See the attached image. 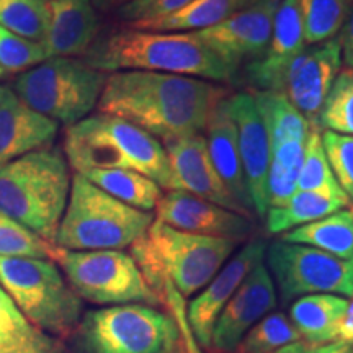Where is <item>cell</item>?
Segmentation results:
<instances>
[{"instance_id":"cell-1","label":"cell","mask_w":353,"mask_h":353,"mask_svg":"<svg viewBox=\"0 0 353 353\" xmlns=\"http://www.w3.org/2000/svg\"><path fill=\"white\" fill-rule=\"evenodd\" d=\"M226 97L223 85L203 79L123 70L107 77L97 108L165 139L205 131L210 114Z\"/></svg>"},{"instance_id":"cell-2","label":"cell","mask_w":353,"mask_h":353,"mask_svg":"<svg viewBox=\"0 0 353 353\" xmlns=\"http://www.w3.org/2000/svg\"><path fill=\"white\" fill-rule=\"evenodd\" d=\"M83 61L105 74L144 70L210 82H232L236 77L195 33L143 32L128 26L95 39Z\"/></svg>"},{"instance_id":"cell-3","label":"cell","mask_w":353,"mask_h":353,"mask_svg":"<svg viewBox=\"0 0 353 353\" xmlns=\"http://www.w3.org/2000/svg\"><path fill=\"white\" fill-rule=\"evenodd\" d=\"M237 242L179 231L154 221L131 245V257L159 301L167 283L187 299L216 276L236 250Z\"/></svg>"},{"instance_id":"cell-4","label":"cell","mask_w":353,"mask_h":353,"mask_svg":"<svg viewBox=\"0 0 353 353\" xmlns=\"http://www.w3.org/2000/svg\"><path fill=\"white\" fill-rule=\"evenodd\" d=\"M70 182L68 159L57 148L26 154L0 169V213L54 244Z\"/></svg>"},{"instance_id":"cell-5","label":"cell","mask_w":353,"mask_h":353,"mask_svg":"<svg viewBox=\"0 0 353 353\" xmlns=\"http://www.w3.org/2000/svg\"><path fill=\"white\" fill-rule=\"evenodd\" d=\"M154 214L125 205L74 174L54 245L68 250H123L141 239Z\"/></svg>"},{"instance_id":"cell-6","label":"cell","mask_w":353,"mask_h":353,"mask_svg":"<svg viewBox=\"0 0 353 353\" xmlns=\"http://www.w3.org/2000/svg\"><path fill=\"white\" fill-rule=\"evenodd\" d=\"M0 286L44 334L68 339L77 332L82 301L50 259L0 257Z\"/></svg>"},{"instance_id":"cell-7","label":"cell","mask_w":353,"mask_h":353,"mask_svg":"<svg viewBox=\"0 0 353 353\" xmlns=\"http://www.w3.org/2000/svg\"><path fill=\"white\" fill-rule=\"evenodd\" d=\"M107 74L77 57H48L21 72L13 94L43 117L72 126L99 105Z\"/></svg>"},{"instance_id":"cell-8","label":"cell","mask_w":353,"mask_h":353,"mask_svg":"<svg viewBox=\"0 0 353 353\" xmlns=\"http://www.w3.org/2000/svg\"><path fill=\"white\" fill-rule=\"evenodd\" d=\"M77 332L85 353H182L174 317L149 304L90 311Z\"/></svg>"},{"instance_id":"cell-9","label":"cell","mask_w":353,"mask_h":353,"mask_svg":"<svg viewBox=\"0 0 353 353\" xmlns=\"http://www.w3.org/2000/svg\"><path fill=\"white\" fill-rule=\"evenodd\" d=\"M51 260L81 299L101 306L161 304L131 254L123 250H68L52 244Z\"/></svg>"},{"instance_id":"cell-10","label":"cell","mask_w":353,"mask_h":353,"mask_svg":"<svg viewBox=\"0 0 353 353\" xmlns=\"http://www.w3.org/2000/svg\"><path fill=\"white\" fill-rule=\"evenodd\" d=\"M265 259L281 301L322 293L353 298V260L281 239L267 245Z\"/></svg>"},{"instance_id":"cell-11","label":"cell","mask_w":353,"mask_h":353,"mask_svg":"<svg viewBox=\"0 0 353 353\" xmlns=\"http://www.w3.org/2000/svg\"><path fill=\"white\" fill-rule=\"evenodd\" d=\"M280 0H265L234 12L226 20L195 32V37L237 76L241 65L255 63L267 51Z\"/></svg>"},{"instance_id":"cell-12","label":"cell","mask_w":353,"mask_h":353,"mask_svg":"<svg viewBox=\"0 0 353 353\" xmlns=\"http://www.w3.org/2000/svg\"><path fill=\"white\" fill-rule=\"evenodd\" d=\"M342 46L339 37L306 46L286 69L281 92L311 126H317L319 113L330 87L342 70Z\"/></svg>"},{"instance_id":"cell-13","label":"cell","mask_w":353,"mask_h":353,"mask_svg":"<svg viewBox=\"0 0 353 353\" xmlns=\"http://www.w3.org/2000/svg\"><path fill=\"white\" fill-rule=\"evenodd\" d=\"M162 145L169 157L175 179V190L188 192L203 200L214 203L221 208L252 219V214L232 196L216 172L203 132L165 138L162 139Z\"/></svg>"},{"instance_id":"cell-14","label":"cell","mask_w":353,"mask_h":353,"mask_svg":"<svg viewBox=\"0 0 353 353\" xmlns=\"http://www.w3.org/2000/svg\"><path fill=\"white\" fill-rule=\"evenodd\" d=\"M276 303L275 283L263 260L244 278L221 311L211 334V348L218 353H231L260 319L270 314Z\"/></svg>"},{"instance_id":"cell-15","label":"cell","mask_w":353,"mask_h":353,"mask_svg":"<svg viewBox=\"0 0 353 353\" xmlns=\"http://www.w3.org/2000/svg\"><path fill=\"white\" fill-rule=\"evenodd\" d=\"M226 105L237 130L242 169L252 208L255 214L265 218L268 211L267 175L272 156L267 128L249 92L228 97Z\"/></svg>"},{"instance_id":"cell-16","label":"cell","mask_w":353,"mask_h":353,"mask_svg":"<svg viewBox=\"0 0 353 353\" xmlns=\"http://www.w3.org/2000/svg\"><path fill=\"white\" fill-rule=\"evenodd\" d=\"M265 252H267L265 241H249L187 304L190 327L203 348H211V334H213L216 319L244 281V278L254 270L255 265L263 262Z\"/></svg>"},{"instance_id":"cell-17","label":"cell","mask_w":353,"mask_h":353,"mask_svg":"<svg viewBox=\"0 0 353 353\" xmlns=\"http://www.w3.org/2000/svg\"><path fill=\"white\" fill-rule=\"evenodd\" d=\"M156 221L179 231L223 237L237 244L252 232L249 218L180 190L161 196L156 206Z\"/></svg>"},{"instance_id":"cell-18","label":"cell","mask_w":353,"mask_h":353,"mask_svg":"<svg viewBox=\"0 0 353 353\" xmlns=\"http://www.w3.org/2000/svg\"><path fill=\"white\" fill-rule=\"evenodd\" d=\"M306 46L299 2L280 0L267 51L259 61L244 65V76L249 85L259 92H281L286 69Z\"/></svg>"},{"instance_id":"cell-19","label":"cell","mask_w":353,"mask_h":353,"mask_svg":"<svg viewBox=\"0 0 353 353\" xmlns=\"http://www.w3.org/2000/svg\"><path fill=\"white\" fill-rule=\"evenodd\" d=\"M59 123L34 112L10 88L0 105V169L26 154L51 148Z\"/></svg>"},{"instance_id":"cell-20","label":"cell","mask_w":353,"mask_h":353,"mask_svg":"<svg viewBox=\"0 0 353 353\" xmlns=\"http://www.w3.org/2000/svg\"><path fill=\"white\" fill-rule=\"evenodd\" d=\"M50 23L41 43L48 57L83 56L99 33L92 0H48Z\"/></svg>"},{"instance_id":"cell-21","label":"cell","mask_w":353,"mask_h":353,"mask_svg":"<svg viewBox=\"0 0 353 353\" xmlns=\"http://www.w3.org/2000/svg\"><path fill=\"white\" fill-rule=\"evenodd\" d=\"M228 99V97H226ZM226 99L216 105L213 113L210 114L206 125V144H208L210 157L221 180L226 185L232 196L244 206V210L252 214V201L247 190L244 169H242L239 141L237 130L229 114Z\"/></svg>"},{"instance_id":"cell-22","label":"cell","mask_w":353,"mask_h":353,"mask_svg":"<svg viewBox=\"0 0 353 353\" xmlns=\"http://www.w3.org/2000/svg\"><path fill=\"white\" fill-rule=\"evenodd\" d=\"M100 114V113H99ZM105 130L125 154L131 170L139 172L167 192H175V179L161 141L120 118L100 114Z\"/></svg>"},{"instance_id":"cell-23","label":"cell","mask_w":353,"mask_h":353,"mask_svg":"<svg viewBox=\"0 0 353 353\" xmlns=\"http://www.w3.org/2000/svg\"><path fill=\"white\" fill-rule=\"evenodd\" d=\"M68 164L77 174L97 169H130L131 165L105 130L100 114L68 126L64 139Z\"/></svg>"},{"instance_id":"cell-24","label":"cell","mask_w":353,"mask_h":353,"mask_svg":"<svg viewBox=\"0 0 353 353\" xmlns=\"http://www.w3.org/2000/svg\"><path fill=\"white\" fill-rule=\"evenodd\" d=\"M348 307V299L339 294H307L290 306V321L309 343L339 341V329Z\"/></svg>"},{"instance_id":"cell-25","label":"cell","mask_w":353,"mask_h":353,"mask_svg":"<svg viewBox=\"0 0 353 353\" xmlns=\"http://www.w3.org/2000/svg\"><path fill=\"white\" fill-rule=\"evenodd\" d=\"M281 241L324 250L343 260H353V211L341 210L314 223L281 234Z\"/></svg>"},{"instance_id":"cell-26","label":"cell","mask_w":353,"mask_h":353,"mask_svg":"<svg viewBox=\"0 0 353 353\" xmlns=\"http://www.w3.org/2000/svg\"><path fill=\"white\" fill-rule=\"evenodd\" d=\"M255 105L262 117L270 139V154L278 145L290 141H306L311 125L296 108L291 105L283 92L252 90Z\"/></svg>"},{"instance_id":"cell-27","label":"cell","mask_w":353,"mask_h":353,"mask_svg":"<svg viewBox=\"0 0 353 353\" xmlns=\"http://www.w3.org/2000/svg\"><path fill=\"white\" fill-rule=\"evenodd\" d=\"M0 353H64L63 347L30 322L0 286Z\"/></svg>"},{"instance_id":"cell-28","label":"cell","mask_w":353,"mask_h":353,"mask_svg":"<svg viewBox=\"0 0 353 353\" xmlns=\"http://www.w3.org/2000/svg\"><path fill=\"white\" fill-rule=\"evenodd\" d=\"M81 175L125 205L148 213L156 210L162 196V188L154 180L130 169H97Z\"/></svg>"},{"instance_id":"cell-29","label":"cell","mask_w":353,"mask_h":353,"mask_svg":"<svg viewBox=\"0 0 353 353\" xmlns=\"http://www.w3.org/2000/svg\"><path fill=\"white\" fill-rule=\"evenodd\" d=\"M348 206L347 201L330 198L314 192H296L283 206L270 208L265 214L267 231L270 234H285L304 224L337 213Z\"/></svg>"},{"instance_id":"cell-30","label":"cell","mask_w":353,"mask_h":353,"mask_svg":"<svg viewBox=\"0 0 353 353\" xmlns=\"http://www.w3.org/2000/svg\"><path fill=\"white\" fill-rule=\"evenodd\" d=\"M237 10H241V7L236 0H192L172 15L148 21V23L136 26L134 30L157 33H195L226 20L229 15H232Z\"/></svg>"},{"instance_id":"cell-31","label":"cell","mask_w":353,"mask_h":353,"mask_svg":"<svg viewBox=\"0 0 353 353\" xmlns=\"http://www.w3.org/2000/svg\"><path fill=\"white\" fill-rule=\"evenodd\" d=\"M306 141H290L273 149L267 175V206H283L298 192V176L301 170Z\"/></svg>"},{"instance_id":"cell-32","label":"cell","mask_w":353,"mask_h":353,"mask_svg":"<svg viewBox=\"0 0 353 353\" xmlns=\"http://www.w3.org/2000/svg\"><path fill=\"white\" fill-rule=\"evenodd\" d=\"M298 192L321 193V195L347 201L350 205L347 195L335 179L332 169H330L324 145H322L321 128L317 126L311 128L306 145H304V157L298 176Z\"/></svg>"},{"instance_id":"cell-33","label":"cell","mask_w":353,"mask_h":353,"mask_svg":"<svg viewBox=\"0 0 353 353\" xmlns=\"http://www.w3.org/2000/svg\"><path fill=\"white\" fill-rule=\"evenodd\" d=\"M307 46L329 41L341 33L350 13L348 0H298Z\"/></svg>"},{"instance_id":"cell-34","label":"cell","mask_w":353,"mask_h":353,"mask_svg":"<svg viewBox=\"0 0 353 353\" xmlns=\"http://www.w3.org/2000/svg\"><path fill=\"white\" fill-rule=\"evenodd\" d=\"M48 0H0V26L34 43L46 38Z\"/></svg>"},{"instance_id":"cell-35","label":"cell","mask_w":353,"mask_h":353,"mask_svg":"<svg viewBox=\"0 0 353 353\" xmlns=\"http://www.w3.org/2000/svg\"><path fill=\"white\" fill-rule=\"evenodd\" d=\"M301 341V335L283 312H272L247 332L231 353H275L290 343Z\"/></svg>"},{"instance_id":"cell-36","label":"cell","mask_w":353,"mask_h":353,"mask_svg":"<svg viewBox=\"0 0 353 353\" xmlns=\"http://www.w3.org/2000/svg\"><path fill=\"white\" fill-rule=\"evenodd\" d=\"M319 128L353 136V68L342 69L319 113Z\"/></svg>"},{"instance_id":"cell-37","label":"cell","mask_w":353,"mask_h":353,"mask_svg":"<svg viewBox=\"0 0 353 353\" xmlns=\"http://www.w3.org/2000/svg\"><path fill=\"white\" fill-rule=\"evenodd\" d=\"M52 244L0 213V257L50 259Z\"/></svg>"},{"instance_id":"cell-38","label":"cell","mask_w":353,"mask_h":353,"mask_svg":"<svg viewBox=\"0 0 353 353\" xmlns=\"http://www.w3.org/2000/svg\"><path fill=\"white\" fill-rule=\"evenodd\" d=\"M48 59L41 43L30 41L0 26V69L21 74Z\"/></svg>"},{"instance_id":"cell-39","label":"cell","mask_w":353,"mask_h":353,"mask_svg":"<svg viewBox=\"0 0 353 353\" xmlns=\"http://www.w3.org/2000/svg\"><path fill=\"white\" fill-rule=\"evenodd\" d=\"M321 138L330 169L353 206V136L325 130Z\"/></svg>"},{"instance_id":"cell-40","label":"cell","mask_w":353,"mask_h":353,"mask_svg":"<svg viewBox=\"0 0 353 353\" xmlns=\"http://www.w3.org/2000/svg\"><path fill=\"white\" fill-rule=\"evenodd\" d=\"M192 0H132L126 6L120 7L117 10L118 19L125 20L130 28L164 19L172 13L180 10Z\"/></svg>"},{"instance_id":"cell-41","label":"cell","mask_w":353,"mask_h":353,"mask_svg":"<svg viewBox=\"0 0 353 353\" xmlns=\"http://www.w3.org/2000/svg\"><path fill=\"white\" fill-rule=\"evenodd\" d=\"M162 303L169 307V314L174 317L176 325H179L180 339H182V352L205 353L200 343H198L192 327H190V322L187 319V301L170 283L165 285L164 293H162Z\"/></svg>"},{"instance_id":"cell-42","label":"cell","mask_w":353,"mask_h":353,"mask_svg":"<svg viewBox=\"0 0 353 353\" xmlns=\"http://www.w3.org/2000/svg\"><path fill=\"white\" fill-rule=\"evenodd\" d=\"M286 353H353L352 343L334 341L329 343H309L298 341L283 347Z\"/></svg>"},{"instance_id":"cell-43","label":"cell","mask_w":353,"mask_h":353,"mask_svg":"<svg viewBox=\"0 0 353 353\" xmlns=\"http://www.w3.org/2000/svg\"><path fill=\"white\" fill-rule=\"evenodd\" d=\"M339 41L342 46V61L347 68H353V7L350 8L345 23H343Z\"/></svg>"},{"instance_id":"cell-44","label":"cell","mask_w":353,"mask_h":353,"mask_svg":"<svg viewBox=\"0 0 353 353\" xmlns=\"http://www.w3.org/2000/svg\"><path fill=\"white\" fill-rule=\"evenodd\" d=\"M339 341L352 343L353 345V299L352 303H348L347 312L342 319L341 329H339Z\"/></svg>"},{"instance_id":"cell-45","label":"cell","mask_w":353,"mask_h":353,"mask_svg":"<svg viewBox=\"0 0 353 353\" xmlns=\"http://www.w3.org/2000/svg\"><path fill=\"white\" fill-rule=\"evenodd\" d=\"M92 2H94V7L99 8V10L110 12V10H118L120 7L132 2V0H92Z\"/></svg>"},{"instance_id":"cell-46","label":"cell","mask_w":353,"mask_h":353,"mask_svg":"<svg viewBox=\"0 0 353 353\" xmlns=\"http://www.w3.org/2000/svg\"><path fill=\"white\" fill-rule=\"evenodd\" d=\"M237 3H239L241 10L242 8H247V7H252L255 3H260V2H265V0H236Z\"/></svg>"},{"instance_id":"cell-47","label":"cell","mask_w":353,"mask_h":353,"mask_svg":"<svg viewBox=\"0 0 353 353\" xmlns=\"http://www.w3.org/2000/svg\"><path fill=\"white\" fill-rule=\"evenodd\" d=\"M8 92H10V88H8V87H2V85H0V105L3 103V100H6V97H7Z\"/></svg>"},{"instance_id":"cell-48","label":"cell","mask_w":353,"mask_h":353,"mask_svg":"<svg viewBox=\"0 0 353 353\" xmlns=\"http://www.w3.org/2000/svg\"><path fill=\"white\" fill-rule=\"evenodd\" d=\"M275 353H286V352H285V348H280V350L275 352Z\"/></svg>"},{"instance_id":"cell-49","label":"cell","mask_w":353,"mask_h":353,"mask_svg":"<svg viewBox=\"0 0 353 353\" xmlns=\"http://www.w3.org/2000/svg\"><path fill=\"white\" fill-rule=\"evenodd\" d=\"M3 74H6V72H3V70H2V69H0V77H2V76H3Z\"/></svg>"},{"instance_id":"cell-50","label":"cell","mask_w":353,"mask_h":353,"mask_svg":"<svg viewBox=\"0 0 353 353\" xmlns=\"http://www.w3.org/2000/svg\"><path fill=\"white\" fill-rule=\"evenodd\" d=\"M348 2H352V0H348Z\"/></svg>"},{"instance_id":"cell-51","label":"cell","mask_w":353,"mask_h":353,"mask_svg":"<svg viewBox=\"0 0 353 353\" xmlns=\"http://www.w3.org/2000/svg\"><path fill=\"white\" fill-rule=\"evenodd\" d=\"M182 353H183V352H182Z\"/></svg>"}]
</instances>
